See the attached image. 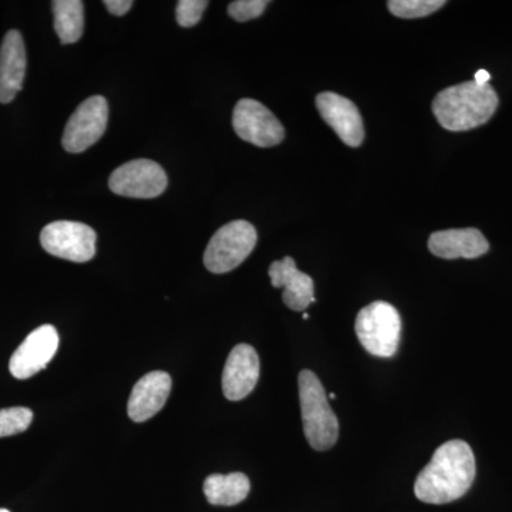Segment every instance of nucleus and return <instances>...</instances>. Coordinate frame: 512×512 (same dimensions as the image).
Returning <instances> with one entry per match:
<instances>
[{
  "mask_svg": "<svg viewBox=\"0 0 512 512\" xmlns=\"http://www.w3.org/2000/svg\"><path fill=\"white\" fill-rule=\"evenodd\" d=\"M476 478V457L463 440H450L437 448L417 476L414 494L427 504H448L463 497Z\"/></svg>",
  "mask_w": 512,
  "mask_h": 512,
  "instance_id": "f257e3e1",
  "label": "nucleus"
},
{
  "mask_svg": "<svg viewBox=\"0 0 512 512\" xmlns=\"http://www.w3.org/2000/svg\"><path fill=\"white\" fill-rule=\"evenodd\" d=\"M433 113L448 131H467L483 126L498 107L493 87L466 82L447 87L433 101Z\"/></svg>",
  "mask_w": 512,
  "mask_h": 512,
  "instance_id": "f03ea898",
  "label": "nucleus"
},
{
  "mask_svg": "<svg viewBox=\"0 0 512 512\" xmlns=\"http://www.w3.org/2000/svg\"><path fill=\"white\" fill-rule=\"evenodd\" d=\"M303 431L313 450L326 451L339 439V421L328 402L319 377L302 370L298 377Z\"/></svg>",
  "mask_w": 512,
  "mask_h": 512,
  "instance_id": "7ed1b4c3",
  "label": "nucleus"
},
{
  "mask_svg": "<svg viewBox=\"0 0 512 512\" xmlns=\"http://www.w3.org/2000/svg\"><path fill=\"white\" fill-rule=\"evenodd\" d=\"M355 330L360 345L377 357H393L399 349L402 319L390 303H370L357 313Z\"/></svg>",
  "mask_w": 512,
  "mask_h": 512,
  "instance_id": "20e7f679",
  "label": "nucleus"
},
{
  "mask_svg": "<svg viewBox=\"0 0 512 512\" xmlns=\"http://www.w3.org/2000/svg\"><path fill=\"white\" fill-rule=\"evenodd\" d=\"M258 234L251 222H229L215 232L205 249L204 265L212 274H227L238 268L254 251Z\"/></svg>",
  "mask_w": 512,
  "mask_h": 512,
  "instance_id": "39448f33",
  "label": "nucleus"
},
{
  "mask_svg": "<svg viewBox=\"0 0 512 512\" xmlns=\"http://www.w3.org/2000/svg\"><path fill=\"white\" fill-rule=\"evenodd\" d=\"M96 241V231L82 222H50L40 234L46 252L79 264L92 261L96 255Z\"/></svg>",
  "mask_w": 512,
  "mask_h": 512,
  "instance_id": "423d86ee",
  "label": "nucleus"
},
{
  "mask_svg": "<svg viewBox=\"0 0 512 512\" xmlns=\"http://www.w3.org/2000/svg\"><path fill=\"white\" fill-rule=\"evenodd\" d=\"M109 121V104L101 96L84 100L67 121L62 144L67 153L79 154L103 137Z\"/></svg>",
  "mask_w": 512,
  "mask_h": 512,
  "instance_id": "0eeeda50",
  "label": "nucleus"
},
{
  "mask_svg": "<svg viewBox=\"0 0 512 512\" xmlns=\"http://www.w3.org/2000/svg\"><path fill=\"white\" fill-rule=\"evenodd\" d=\"M235 133L258 147H274L285 138V128L264 104L252 99L239 100L232 114Z\"/></svg>",
  "mask_w": 512,
  "mask_h": 512,
  "instance_id": "6e6552de",
  "label": "nucleus"
},
{
  "mask_svg": "<svg viewBox=\"0 0 512 512\" xmlns=\"http://www.w3.org/2000/svg\"><path fill=\"white\" fill-rule=\"evenodd\" d=\"M110 190L127 198H156L168 185L167 174L161 165L140 158L120 165L110 175Z\"/></svg>",
  "mask_w": 512,
  "mask_h": 512,
  "instance_id": "1a4fd4ad",
  "label": "nucleus"
},
{
  "mask_svg": "<svg viewBox=\"0 0 512 512\" xmlns=\"http://www.w3.org/2000/svg\"><path fill=\"white\" fill-rule=\"evenodd\" d=\"M59 348L55 326L43 325L25 339L10 357L9 370L16 379L26 380L46 369Z\"/></svg>",
  "mask_w": 512,
  "mask_h": 512,
  "instance_id": "9d476101",
  "label": "nucleus"
},
{
  "mask_svg": "<svg viewBox=\"0 0 512 512\" xmlns=\"http://www.w3.org/2000/svg\"><path fill=\"white\" fill-rule=\"evenodd\" d=\"M261 373L259 356L252 346H235L229 353L222 373V392L231 402L245 399L254 392Z\"/></svg>",
  "mask_w": 512,
  "mask_h": 512,
  "instance_id": "9b49d317",
  "label": "nucleus"
},
{
  "mask_svg": "<svg viewBox=\"0 0 512 512\" xmlns=\"http://www.w3.org/2000/svg\"><path fill=\"white\" fill-rule=\"evenodd\" d=\"M316 107L322 119L335 130L340 140L349 147H359L365 138L362 116L356 104L336 93H320Z\"/></svg>",
  "mask_w": 512,
  "mask_h": 512,
  "instance_id": "f8f14e48",
  "label": "nucleus"
},
{
  "mask_svg": "<svg viewBox=\"0 0 512 512\" xmlns=\"http://www.w3.org/2000/svg\"><path fill=\"white\" fill-rule=\"evenodd\" d=\"M171 387L173 380L167 372L157 370L141 377L128 399L127 412L130 419L143 423L156 416L170 397Z\"/></svg>",
  "mask_w": 512,
  "mask_h": 512,
  "instance_id": "ddd939ff",
  "label": "nucleus"
},
{
  "mask_svg": "<svg viewBox=\"0 0 512 512\" xmlns=\"http://www.w3.org/2000/svg\"><path fill=\"white\" fill-rule=\"evenodd\" d=\"M268 272L272 286L284 288L282 299L292 311H305L311 303L315 302L313 279L296 268L291 256L272 262Z\"/></svg>",
  "mask_w": 512,
  "mask_h": 512,
  "instance_id": "4468645a",
  "label": "nucleus"
},
{
  "mask_svg": "<svg viewBox=\"0 0 512 512\" xmlns=\"http://www.w3.org/2000/svg\"><path fill=\"white\" fill-rule=\"evenodd\" d=\"M26 47L18 30H9L0 46V103L8 104L22 90Z\"/></svg>",
  "mask_w": 512,
  "mask_h": 512,
  "instance_id": "2eb2a0df",
  "label": "nucleus"
},
{
  "mask_svg": "<svg viewBox=\"0 0 512 512\" xmlns=\"http://www.w3.org/2000/svg\"><path fill=\"white\" fill-rule=\"evenodd\" d=\"M429 249L443 259H476L487 254L490 244L476 228L446 229L430 235Z\"/></svg>",
  "mask_w": 512,
  "mask_h": 512,
  "instance_id": "dca6fc26",
  "label": "nucleus"
},
{
  "mask_svg": "<svg viewBox=\"0 0 512 512\" xmlns=\"http://www.w3.org/2000/svg\"><path fill=\"white\" fill-rule=\"evenodd\" d=\"M251 491V481L244 473H231L228 476L212 474L204 481V494L208 503L232 507L242 503Z\"/></svg>",
  "mask_w": 512,
  "mask_h": 512,
  "instance_id": "f3484780",
  "label": "nucleus"
},
{
  "mask_svg": "<svg viewBox=\"0 0 512 512\" xmlns=\"http://www.w3.org/2000/svg\"><path fill=\"white\" fill-rule=\"evenodd\" d=\"M55 29L62 45L79 42L84 30V3L82 0L53 2Z\"/></svg>",
  "mask_w": 512,
  "mask_h": 512,
  "instance_id": "a211bd4d",
  "label": "nucleus"
},
{
  "mask_svg": "<svg viewBox=\"0 0 512 512\" xmlns=\"http://www.w3.org/2000/svg\"><path fill=\"white\" fill-rule=\"evenodd\" d=\"M444 5L446 2L443 0H390L387 3L390 12L402 19L424 18L443 8Z\"/></svg>",
  "mask_w": 512,
  "mask_h": 512,
  "instance_id": "6ab92c4d",
  "label": "nucleus"
},
{
  "mask_svg": "<svg viewBox=\"0 0 512 512\" xmlns=\"http://www.w3.org/2000/svg\"><path fill=\"white\" fill-rule=\"evenodd\" d=\"M33 412L28 407H10L0 410V437L15 436L29 429Z\"/></svg>",
  "mask_w": 512,
  "mask_h": 512,
  "instance_id": "aec40b11",
  "label": "nucleus"
},
{
  "mask_svg": "<svg viewBox=\"0 0 512 512\" xmlns=\"http://www.w3.org/2000/svg\"><path fill=\"white\" fill-rule=\"evenodd\" d=\"M207 6V0H181V2H178L177 10H175L178 25L183 26V28H192V26L197 25Z\"/></svg>",
  "mask_w": 512,
  "mask_h": 512,
  "instance_id": "412c9836",
  "label": "nucleus"
},
{
  "mask_svg": "<svg viewBox=\"0 0 512 512\" xmlns=\"http://www.w3.org/2000/svg\"><path fill=\"white\" fill-rule=\"evenodd\" d=\"M268 5L269 2L266 0H237L229 3L228 13L237 22H248V20L259 18Z\"/></svg>",
  "mask_w": 512,
  "mask_h": 512,
  "instance_id": "4be33fe9",
  "label": "nucleus"
},
{
  "mask_svg": "<svg viewBox=\"0 0 512 512\" xmlns=\"http://www.w3.org/2000/svg\"><path fill=\"white\" fill-rule=\"evenodd\" d=\"M104 6L114 16H124L133 6L131 0H104Z\"/></svg>",
  "mask_w": 512,
  "mask_h": 512,
  "instance_id": "5701e85b",
  "label": "nucleus"
},
{
  "mask_svg": "<svg viewBox=\"0 0 512 512\" xmlns=\"http://www.w3.org/2000/svg\"><path fill=\"white\" fill-rule=\"evenodd\" d=\"M490 79L491 76L490 73L487 72V70H478L474 82L480 84V86H485V84H488V82H490Z\"/></svg>",
  "mask_w": 512,
  "mask_h": 512,
  "instance_id": "b1692460",
  "label": "nucleus"
},
{
  "mask_svg": "<svg viewBox=\"0 0 512 512\" xmlns=\"http://www.w3.org/2000/svg\"><path fill=\"white\" fill-rule=\"evenodd\" d=\"M335 399H336V394L330 393V400H335Z\"/></svg>",
  "mask_w": 512,
  "mask_h": 512,
  "instance_id": "393cba45",
  "label": "nucleus"
},
{
  "mask_svg": "<svg viewBox=\"0 0 512 512\" xmlns=\"http://www.w3.org/2000/svg\"><path fill=\"white\" fill-rule=\"evenodd\" d=\"M303 319H305V320H306V319H309V315H308V313H305V315H303Z\"/></svg>",
  "mask_w": 512,
  "mask_h": 512,
  "instance_id": "a878e982",
  "label": "nucleus"
},
{
  "mask_svg": "<svg viewBox=\"0 0 512 512\" xmlns=\"http://www.w3.org/2000/svg\"><path fill=\"white\" fill-rule=\"evenodd\" d=\"M0 512H10V511H8V510H3V508H2V510H0Z\"/></svg>",
  "mask_w": 512,
  "mask_h": 512,
  "instance_id": "bb28decb",
  "label": "nucleus"
}]
</instances>
